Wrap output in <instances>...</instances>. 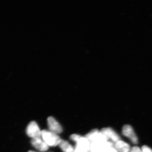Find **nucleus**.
I'll use <instances>...</instances> for the list:
<instances>
[{
    "label": "nucleus",
    "mask_w": 152,
    "mask_h": 152,
    "mask_svg": "<svg viewBox=\"0 0 152 152\" xmlns=\"http://www.w3.org/2000/svg\"><path fill=\"white\" fill-rule=\"evenodd\" d=\"M28 152H35L33 151H28Z\"/></svg>",
    "instance_id": "nucleus-14"
},
{
    "label": "nucleus",
    "mask_w": 152,
    "mask_h": 152,
    "mask_svg": "<svg viewBox=\"0 0 152 152\" xmlns=\"http://www.w3.org/2000/svg\"><path fill=\"white\" fill-rule=\"evenodd\" d=\"M26 133L28 136L32 139L41 138L42 131L35 121L31 122L26 129Z\"/></svg>",
    "instance_id": "nucleus-3"
},
{
    "label": "nucleus",
    "mask_w": 152,
    "mask_h": 152,
    "mask_svg": "<svg viewBox=\"0 0 152 152\" xmlns=\"http://www.w3.org/2000/svg\"><path fill=\"white\" fill-rule=\"evenodd\" d=\"M48 123L50 132L56 134H60L62 132V127L53 117H49L48 119Z\"/></svg>",
    "instance_id": "nucleus-6"
},
{
    "label": "nucleus",
    "mask_w": 152,
    "mask_h": 152,
    "mask_svg": "<svg viewBox=\"0 0 152 152\" xmlns=\"http://www.w3.org/2000/svg\"><path fill=\"white\" fill-rule=\"evenodd\" d=\"M142 150L143 152H152L151 149L146 145L142 146Z\"/></svg>",
    "instance_id": "nucleus-12"
},
{
    "label": "nucleus",
    "mask_w": 152,
    "mask_h": 152,
    "mask_svg": "<svg viewBox=\"0 0 152 152\" xmlns=\"http://www.w3.org/2000/svg\"><path fill=\"white\" fill-rule=\"evenodd\" d=\"M130 152H143L142 149L137 146L133 147L131 149Z\"/></svg>",
    "instance_id": "nucleus-13"
},
{
    "label": "nucleus",
    "mask_w": 152,
    "mask_h": 152,
    "mask_svg": "<svg viewBox=\"0 0 152 152\" xmlns=\"http://www.w3.org/2000/svg\"><path fill=\"white\" fill-rule=\"evenodd\" d=\"M59 146L64 152H75L73 147L66 141L61 140Z\"/></svg>",
    "instance_id": "nucleus-10"
},
{
    "label": "nucleus",
    "mask_w": 152,
    "mask_h": 152,
    "mask_svg": "<svg viewBox=\"0 0 152 152\" xmlns=\"http://www.w3.org/2000/svg\"><path fill=\"white\" fill-rule=\"evenodd\" d=\"M81 137V136L79 135L74 134L70 136V139L72 140L77 142L79 140V139Z\"/></svg>",
    "instance_id": "nucleus-11"
},
{
    "label": "nucleus",
    "mask_w": 152,
    "mask_h": 152,
    "mask_svg": "<svg viewBox=\"0 0 152 152\" xmlns=\"http://www.w3.org/2000/svg\"><path fill=\"white\" fill-rule=\"evenodd\" d=\"M76 143L75 152H89L91 143L86 137H81Z\"/></svg>",
    "instance_id": "nucleus-4"
},
{
    "label": "nucleus",
    "mask_w": 152,
    "mask_h": 152,
    "mask_svg": "<svg viewBox=\"0 0 152 152\" xmlns=\"http://www.w3.org/2000/svg\"><path fill=\"white\" fill-rule=\"evenodd\" d=\"M42 137L44 141L50 146L59 145L61 140L57 134L45 130L42 131Z\"/></svg>",
    "instance_id": "nucleus-1"
},
{
    "label": "nucleus",
    "mask_w": 152,
    "mask_h": 152,
    "mask_svg": "<svg viewBox=\"0 0 152 152\" xmlns=\"http://www.w3.org/2000/svg\"><path fill=\"white\" fill-rule=\"evenodd\" d=\"M101 132L105 136L108 140H110L112 142L115 143L120 140V137L111 128H103Z\"/></svg>",
    "instance_id": "nucleus-7"
},
{
    "label": "nucleus",
    "mask_w": 152,
    "mask_h": 152,
    "mask_svg": "<svg viewBox=\"0 0 152 152\" xmlns=\"http://www.w3.org/2000/svg\"><path fill=\"white\" fill-rule=\"evenodd\" d=\"M31 143L33 146L40 151L45 152L48 149L49 146L41 137L32 139Z\"/></svg>",
    "instance_id": "nucleus-8"
},
{
    "label": "nucleus",
    "mask_w": 152,
    "mask_h": 152,
    "mask_svg": "<svg viewBox=\"0 0 152 152\" xmlns=\"http://www.w3.org/2000/svg\"><path fill=\"white\" fill-rule=\"evenodd\" d=\"M114 147L118 152H130L131 149L129 144L121 140L115 143Z\"/></svg>",
    "instance_id": "nucleus-9"
},
{
    "label": "nucleus",
    "mask_w": 152,
    "mask_h": 152,
    "mask_svg": "<svg viewBox=\"0 0 152 152\" xmlns=\"http://www.w3.org/2000/svg\"><path fill=\"white\" fill-rule=\"evenodd\" d=\"M85 137L88 140L90 143H95L104 145L108 141L105 136L97 129L93 130Z\"/></svg>",
    "instance_id": "nucleus-2"
},
{
    "label": "nucleus",
    "mask_w": 152,
    "mask_h": 152,
    "mask_svg": "<svg viewBox=\"0 0 152 152\" xmlns=\"http://www.w3.org/2000/svg\"><path fill=\"white\" fill-rule=\"evenodd\" d=\"M122 134L125 137L129 139L134 144L138 143V138L134 132L133 128L129 125H125L122 129Z\"/></svg>",
    "instance_id": "nucleus-5"
}]
</instances>
